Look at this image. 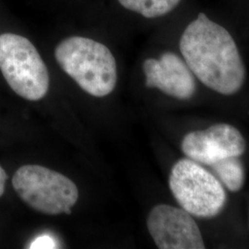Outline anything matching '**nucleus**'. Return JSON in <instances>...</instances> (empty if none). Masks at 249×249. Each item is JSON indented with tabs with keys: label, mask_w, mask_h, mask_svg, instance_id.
Segmentation results:
<instances>
[{
	"label": "nucleus",
	"mask_w": 249,
	"mask_h": 249,
	"mask_svg": "<svg viewBox=\"0 0 249 249\" xmlns=\"http://www.w3.org/2000/svg\"><path fill=\"white\" fill-rule=\"evenodd\" d=\"M187 67L208 88L231 95L242 88L246 69L229 32L199 13L180 39Z\"/></svg>",
	"instance_id": "nucleus-1"
},
{
	"label": "nucleus",
	"mask_w": 249,
	"mask_h": 249,
	"mask_svg": "<svg viewBox=\"0 0 249 249\" xmlns=\"http://www.w3.org/2000/svg\"><path fill=\"white\" fill-rule=\"evenodd\" d=\"M54 56L63 71L90 95L104 97L115 89L116 59L106 45L86 37L73 36L56 46Z\"/></svg>",
	"instance_id": "nucleus-2"
},
{
	"label": "nucleus",
	"mask_w": 249,
	"mask_h": 249,
	"mask_svg": "<svg viewBox=\"0 0 249 249\" xmlns=\"http://www.w3.org/2000/svg\"><path fill=\"white\" fill-rule=\"evenodd\" d=\"M0 71L9 87L29 101L44 98L49 89V74L36 46L14 34L0 36Z\"/></svg>",
	"instance_id": "nucleus-3"
},
{
	"label": "nucleus",
	"mask_w": 249,
	"mask_h": 249,
	"mask_svg": "<svg viewBox=\"0 0 249 249\" xmlns=\"http://www.w3.org/2000/svg\"><path fill=\"white\" fill-rule=\"evenodd\" d=\"M12 185L29 207L47 215L71 213L79 198V190L73 181L41 165L21 166L13 176Z\"/></svg>",
	"instance_id": "nucleus-4"
},
{
	"label": "nucleus",
	"mask_w": 249,
	"mask_h": 249,
	"mask_svg": "<svg viewBox=\"0 0 249 249\" xmlns=\"http://www.w3.org/2000/svg\"><path fill=\"white\" fill-rule=\"evenodd\" d=\"M169 187L178 204L192 216L213 218L226 204V193L220 180L201 164L188 158L174 164Z\"/></svg>",
	"instance_id": "nucleus-5"
},
{
	"label": "nucleus",
	"mask_w": 249,
	"mask_h": 249,
	"mask_svg": "<svg viewBox=\"0 0 249 249\" xmlns=\"http://www.w3.org/2000/svg\"><path fill=\"white\" fill-rule=\"evenodd\" d=\"M147 227L158 249H205L197 224L192 215L184 209L157 205L149 213Z\"/></svg>",
	"instance_id": "nucleus-6"
},
{
	"label": "nucleus",
	"mask_w": 249,
	"mask_h": 249,
	"mask_svg": "<svg viewBox=\"0 0 249 249\" xmlns=\"http://www.w3.org/2000/svg\"><path fill=\"white\" fill-rule=\"evenodd\" d=\"M246 146V141L236 127L221 123L187 134L181 149L188 159L211 167L220 160L240 157Z\"/></svg>",
	"instance_id": "nucleus-7"
},
{
	"label": "nucleus",
	"mask_w": 249,
	"mask_h": 249,
	"mask_svg": "<svg viewBox=\"0 0 249 249\" xmlns=\"http://www.w3.org/2000/svg\"><path fill=\"white\" fill-rule=\"evenodd\" d=\"M146 86L156 88L165 94L180 99L191 98L196 91L193 73L178 54L164 53L160 59L149 58L143 64Z\"/></svg>",
	"instance_id": "nucleus-8"
},
{
	"label": "nucleus",
	"mask_w": 249,
	"mask_h": 249,
	"mask_svg": "<svg viewBox=\"0 0 249 249\" xmlns=\"http://www.w3.org/2000/svg\"><path fill=\"white\" fill-rule=\"evenodd\" d=\"M216 178L231 192H237L244 186L245 168L240 157H231L216 162L211 166Z\"/></svg>",
	"instance_id": "nucleus-9"
},
{
	"label": "nucleus",
	"mask_w": 249,
	"mask_h": 249,
	"mask_svg": "<svg viewBox=\"0 0 249 249\" xmlns=\"http://www.w3.org/2000/svg\"><path fill=\"white\" fill-rule=\"evenodd\" d=\"M124 9L145 18H158L175 9L181 0H118Z\"/></svg>",
	"instance_id": "nucleus-10"
},
{
	"label": "nucleus",
	"mask_w": 249,
	"mask_h": 249,
	"mask_svg": "<svg viewBox=\"0 0 249 249\" xmlns=\"http://www.w3.org/2000/svg\"><path fill=\"white\" fill-rule=\"evenodd\" d=\"M31 249H58V244L56 240L48 235L44 234L39 237H36L35 240L33 241L29 247Z\"/></svg>",
	"instance_id": "nucleus-11"
},
{
	"label": "nucleus",
	"mask_w": 249,
	"mask_h": 249,
	"mask_svg": "<svg viewBox=\"0 0 249 249\" xmlns=\"http://www.w3.org/2000/svg\"><path fill=\"white\" fill-rule=\"evenodd\" d=\"M7 179H8V176L5 172V170L0 166V196L4 194L5 185H6Z\"/></svg>",
	"instance_id": "nucleus-12"
}]
</instances>
